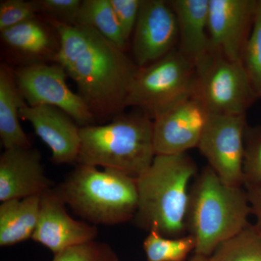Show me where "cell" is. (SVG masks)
Wrapping results in <instances>:
<instances>
[{"label": "cell", "instance_id": "cell-17", "mask_svg": "<svg viewBox=\"0 0 261 261\" xmlns=\"http://www.w3.org/2000/svg\"><path fill=\"white\" fill-rule=\"evenodd\" d=\"M27 106L17 84L15 71L0 66V139L5 149L32 147L28 136L19 122L20 111Z\"/></svg>", "mask_w": 261, "mask_h": 261}, {"label": "cell", "instance_id": "cell-25", "mask_svg": "<svg viewBox=\"0 0 261 261\" xmlns=\"http://www.w3.org/2000/svg\"><path fill=\"white\" fill-rule=\"evenodd\" d=\"M245 142L244 185H261V127L247 126Z\"/></svg>", "mask_w": 261, "mask_h": 261}, {"label": "cell", "instance_id": "cell-16", "mask_svg": "<svg viewBox=\"0 0 261 261\" xmlns=\"http://www.w3.org/2000/svg\"><path fill=\"white\" fill-rule=\"evenodd\" d=\"M177 21V50L196 65L209 51L210 0L168 1Z\"/></svg>", "mask_w": 261, "mask_h": 261}, {"label": "cell", "instance_id": "cell-10", "mask_svg": "<svg viewBox=\"0 0 261 261\" xmlns=\"http://www.w3.org/2000/svg\"><path fill=\"white\" fill-rule=\"evenodd\" d=\"M211 113L200 98L194 95L154 118L155 155L186 153L198 147Z\"/></svg>", "mask_w": 261, "mask_h": 261}, {"label": "cell", "instance_id": "cell-21", "mask_svg": "<svg viewBox=\"0 0 261 261\" xmlns=\"http://www.w3.org/2000/svg\"><path fill=\"white\" fill-rule=\"evenodd\" d=\"M210 261H261V232L247 226L221 243L208 257Z\"/></svg>", "mask_w": 261, "mask_h": 261}, {"label": "cell", "instance_id": "cell-5", "mask_svg": "<svg viewBox=\"0 0 261 261\" xmlns=\"http://www.w3.org/2000/svg\"><path fill=\"white\" fill-rule=\"evenodd\" d=\"M57 190L75 214L94 226L132 221L138 207L137 179L116 170L79 164Z\"/></svg>", "mask_w": 261, "mask_h": 261}, {"label": "cell", "instance_id": "cell-7", "mask_svg": "<svg viewBox=\"0 0 261 261\" xmlns=\"http://www.w3.org/2000/svg\"><path fill=\"white\" fill-rule=\"evenodd\" d=\"M195 67V95L211 113L246 114L257 99L242 62L208 51Z\"/></svg>", "mask_w": 261, "mask_h": 261}, {"label": "cell", "instance_id": "cell-6", "mask_svg": "<svg viewBox=\"0 0 261 261\" xmlns=\"http://www.w3.org/2000/svg\"><path fill=\"white\" fill-rule=\"evenodd\" d=\"M195 94V65L176 49L138 68L130 84L126 106L140 108L153 121Z\"/></svg>", "mask_w": 261, "mask_h": 261}, {"label": "cell", "instance_id": "cell-8", "mask_svg": "<svg viewBox=\"0 0 261 261\" xmlns=\"http://www.w3.org/2000/svg\"><path fill=\"white\" fill-rule=\"evenodd\" d=\"M61 65L31 63L15 71L17 84L29 106H49L64 111L80 127L94 125L95 118L83 99L70 90Z\"/></svg>", "mask_w": 261, "mask_h": 261}, {"label": "cell", "instance_id": "cell-23", "mask_svg": "<svg viewBox=\"0 0 261 261\" xmlns=\"http://www.w3.org/2000/svg\"><path fill=\"white\" fill-rule=\"evenodd\" d=\"M241 62L257 99L261 98V0H257L253 27Z\"/></svg>", "mask_w": 261, "mask_h": 261}, {"label": "cell", "instance_id": "cell-14", "mask_svg": "<svg viewBox=\"0 0 261 261\" xmlns=\"http://www.w3.org/2000/svg\"><path fill=\"white\" fill-rule=\"evenodd\" d=\"M39 150L32 147L5 149L0 156V201L42 195L53 188Z\"/></svg>", "mask_w": 261, "mask_h": 261}, {"label": "cell", "instance_id": "cell-29", "mask_svg": "<svg viewBox=\"0 0 261 261\" xmlns=\"http://www.w3.org/2000/svg\"><path fill=\"white\" fill-rule=\"evenodd\" d=\"M247 186V193L251 206L252 214L256 218L257 229L261 232V185L245 184Z\"/></svg>", "mask_w": 261, "mask_h": 261}, {"label": "cell", "instance_id": "cell-3", "mask_svg": "<svg viewBox=\"0 0 261 261\" xmlns=\"http://www.w3.org/2000/svg\"><path fill=\"white\" fill-rule=\"evenodd\" d=\"M252 214L247 192L228 185L210 166L203 168L190 192L187 229L195 254L210 257L221 243L249 226Z\"/></svg>", "mask_w": 261, "mask_h": 261}, {"label": "cell", "instance_id": "cell-12", "mask_svg": "<svg viewBox=\"0 0 261 261\" xmlns=\"http://www.w3.org/2000/svg\"><path fill=\"white\" fill-rule=\"evenodd\" d=\"M257 0H210L209 51L241 62L251 34Z\"/></svg>", "mask_w": 261, "mask_h": 261}, {"label": "cell", "instance_id": "cell-28", "mask_svg": "<svg viewBox=\"0 0 261 261\" xmlns=\"http://www.w3.org/2000/svg\"><path fill=\"white\" fill-rule=\"evenodd\" d=\"M125 38L129 41L133 35L142 0H110Z\"/></svg>", "mask_w": 261, "mask_h": 261}, {"label": "cell", "instance_id": "cell-30", "mask_svg": "<svg viewBox=\"0 0 261 261\" xmlns=\"http://www.w3.org/2000/svg\"><path fill=\"white\" fill-rule=\"evenodd\" d=\"M189 261H210L208 257L204 256V255L195 254L193 257H192Z\"/></svg>", "mask_w": 261, "mask_h": 261}, {"label": "cell", "instance_id": "cell-15", "mask_svg": "<svg viewBox=\"0 0 261 261\" xmlns=\"http://www.w3.org/2000/svg\"><path fill=\"white\" fill-rule=\"evenodd\" d=\"M20 118L29 121L36 135L51 149L56 164L77 162L81 146L80 126L59 108L49 106L22 108Z\"/></svg>", "mask_w": 261, "mask_h": 261}, {"label": "cell", "instance_id": "cell-1", "mask_svg": "<svg viewBox=\"0 0 261 261\" xmlns=\"http://www.w3.org/2000/svg\"><path fill=\"white\" fill-rule=\"evenodd\" d=\"M48 20L60 40L55 61L74 81L95 119L121 115L139 68L135 61L91 27Z\"/></svg>", "mask_w": 261, "mask_h": 261}, {"label": "cell", "instance_id": "cell-26", "mask_svg": "<svg viewBox=\"0 0 261 261\" xmlns=\"http://www.w3.org/2000/svg\"><path fill=\"white\" fill-rule=\"evenodd\" d=\"M36 1L4 0L0 3V32L36 18Z\"/></svg>", "mask_w": 261, "mask_h": 261}, {"label": "cell", "instance_id": "cell-11", "mask_svg": "<svg viewBox=\"0 0 261 261\" xmlns=\"http://www.w3.org/2000/svg\"><path fill=\"white\" fill-rule=\"evenodd\" d=\"M176 15L168 1L142 0L133 33L134 59L139 68L159 61L177 49Z\"/></svg>", "mask_w": 261, "mask_h": 261}, {"label": "cell", "instance_id": "cell-13", "mask_svg": "<svg viewBox=\"0 0 261 261\" xmlns=\"http://www.w3.org/2000/svg\"><path fill=\"white\" fill-rule=\"evenodd\" d=\"M65 206L57 188L43 194L39 221L32 238L55 255L70 247L93 241L98 234L96 226L73 219Z\"/></svg>", "mask_w": 261, "mask_h": 261}, {"label": "cell", "instance_id": "cell-22", "mask_svg": "<svg viewBox=\"0 0 261 261\" xmlns=\"http://www.w3.org/2000/svg\"><path fill=\"white\" fill-rule=\"evenodd\" d=\"M195 247L191 234L171 238L154 231H149L143 243L147 261H184Z\"/></svg>", "mask_w": 261, "mask_h": 261}, {"label": "cell", "instance_id": "cell-19", "mask_svg": "<svg viewBox=\"0 0 261 261\" xmlns=\"http://www.w3.org/2000/svg\"><path fill=\"white\" fill-rule=\"evenodd\" d=\"M5 44L21 56L33 60H56V47L49 29L37 18L1 32Z\"/></svg>", "mask_w": 261, "mask_h": 261}, {"label": "cell", "instance_id": "cell-20", "mask_svg": "<svg viewBox=\"0 0 261 261\" xmlns=\"http://www.w3.org/2000/svg\"><path fill=\"white\" fill-rule=\"evenodd\" d=\"M76 25L94 29L121 50H126L128 42L123 35L110 0L82 1Z\"/></svg>", "mask_w": 261, "mask_h": 261}, {"label": "cell", "instance_id": "cell-4", "mask_svg": "<svg viewBox=\"0 0 261 261\" xmlns=\"http://www.w3.org/2000/svg\"><path fill=\"white\" fill-rule=\"evenodd\" d=\"M77 163L116 170L137 179L155 157L153 121L145 113L121 114L106 125L80 127Z\"/></svg>", "mask_w": 261, "mask_h": 261}, {"label": "cell", "instance_id": "cell-27", "mask_svg": "<svg viewBox=\"0 0 261 261\" xmlns=\"http://www.w3.org/2000/svg\"><path fill=\"white\" fill-rule=\"evenodd\" d=\"M80 0H37L39 12L46 13L49 18L70 25H76Z\"/></svg>", "mask_w": 261, "mask_h": 261}, {"label": "cell", "instance_id": "cell-24", "mask_svg": "<svg viewBox=\"0 0 261 261\" xmlns=\"http://www.w3.org/2000/svg\"><path fill=\"white\" fill-rule=\"evenodd\" d=\"M51 261H119L108 244L93 241L70 247L55 255Z\"/></svg>", "mask_w": 261, "mask_h": 261}, {"label": "cell", "instance_id": "cell-2", "mask_svg": "<svg viewBox=\"0 0 261 261\" xmlns=\"http://www.w3.org/2000/svg\"><path fill=\"white\" fill-rule=\"evenodd\" d=\"M197 172V165L187 153L155 155L150 167L137 178L136 226L166 238L184 236L190 184Z\"/></svg>", "mask_w": 261, "mask_h": 261}, {"label": "cell", "instance_id": "cell-18", "mask_svg": "<svg viewBox=\"0 0 261 261\" xmlns=\"http://www.w3.org/2000/svg\"><path fill=\"white\" fill-rule=\"evenodd\" d=\"M42 195L10 200L0 205V246L16 245L32 238L37 228Z\"/></svg>", "mask_w": 261, "mask_h": 261}, {"label": "cell", "instance_id": "cell-9", "mask_svg": "<svg viewBox=\"0 0 261 261\" xmlns=\"http://www.w3.org/2000/svg\"><path fill=\"white\" fill-rule=\"evenodd\" d=\"M246 114L211 113L197 148L208 166L226 184L242 187L245 183Z\"/></svg>", "mask_w": 261, "mask_h": 261}]
</instances>
